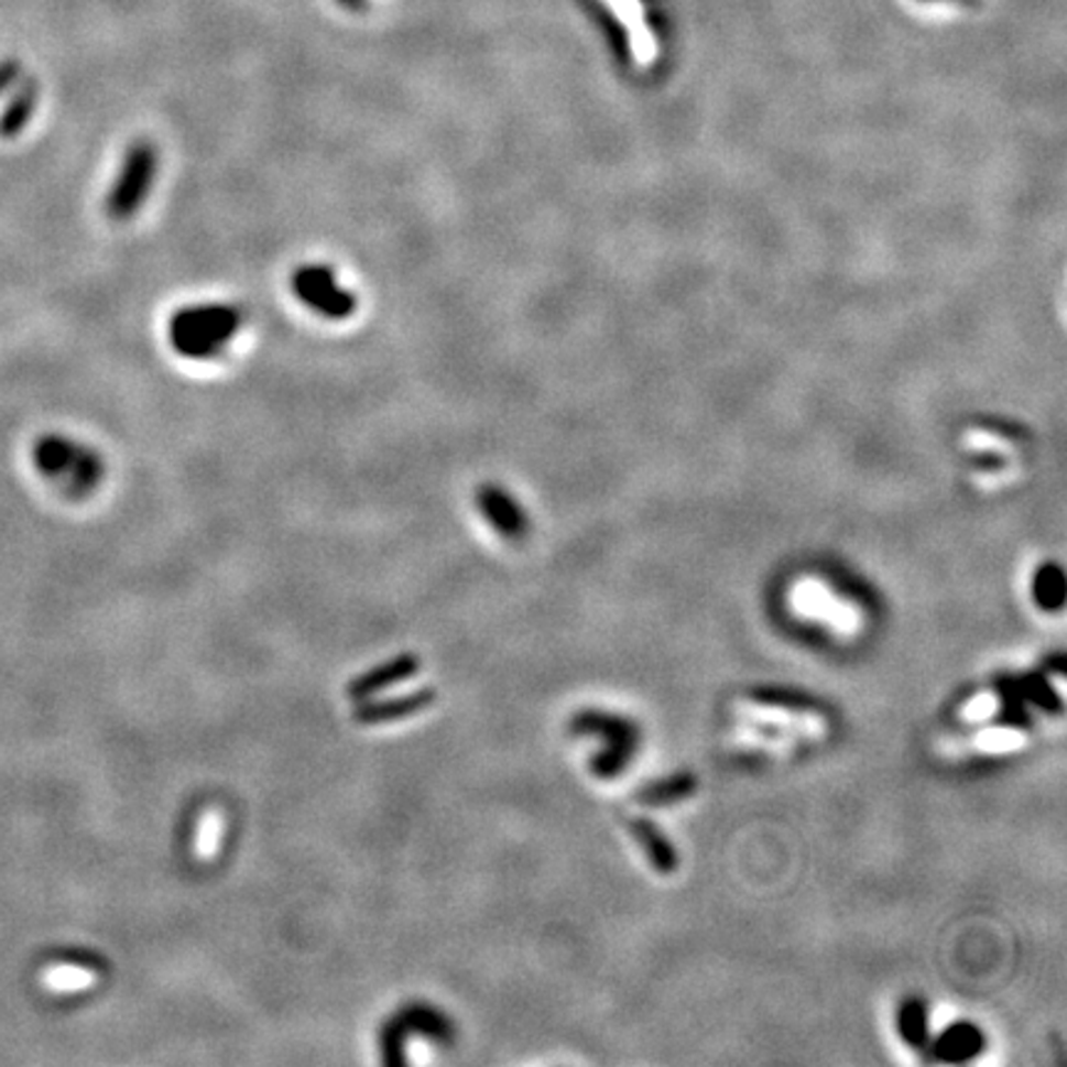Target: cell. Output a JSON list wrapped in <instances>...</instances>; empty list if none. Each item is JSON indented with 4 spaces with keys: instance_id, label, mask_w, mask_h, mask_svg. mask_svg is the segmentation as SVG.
<instances>
[{
    "instance_id": "cell-21",
    "label": "cell",
    "mask_w": 1067,
    "mask_h": 1067,
    "mask_svg": "<svg viewBox=\"0 0 1067 1067\" xmlns=\"http://www.w3.org/2000/svg\"><path fill=\"white\" fill-rule=\"evenodd\" d=\"M341 3L347 8H359V10L363 8V0H341Z\"/></svg>"
},
{
    "instance_id": "cell-20",
    "label": "cell",
    "mask_w": 1067,
    "mask_h": 1067,
    "mask_svg": "<svg viewBox=\"0 0 1067 1067\" xmlns=\"http://www.w3.org/2000/svg\"><path fill=\"white\" fill-rule=\"evenodd\" d=\"M1011 734L1009 731H1001V734H986L983 737V744L986 747H999V749H1005V747H1011Z\"/></svg>"
},
{
    "instance_id": "cell-2",
    "label": "cell",
    "mask_w": 1067,
    "mask_h": 1067,
    "mask_svg": "<svg viewBox=\"0 0 1067 1067\" xmlns=\"http://www.w3.org/2000/svg\"><path fill=\"white\" fill-rule=\"evenodd\" d=\"M33 465L45 480L63 487L75 497H87L105 480V460L85 443L67 435L47 433L33 443Z\"/></svg>"
},
{
    "instance_id": "cell-1",
    "label": "cell",
    "mask_w": 1067,
    "mask_h": 1067,
    "mask_svg": "<svg viewBox=\"0 0 1067 1067\" xmlns=\"http://www.w3.org/2000/svg\"><path fill=\"white\" fill-rule=\"evenodd\" d=\"M246 327V312L236 304L206 302L181 307L168 319V341L183 359L210 361Z\"/></svg>"
},
{
    "instance_id": "cell-9",
    "label": "cell",
    "mask_w": 1067,
    "mask_h": 1067,
    "mask_svg": "<svg viewBox=\"0 0 1067 1067\" xmlns=\"http://www.w3.org/2000/svg\"><path fill=\"white\" fill-rule=\"evenodd\" d=\"M433 703H435V689L425 687V689H418V693L356 709L353 719L359 721V725H385V721H399V719L418 715V711L431 707Z\"/></svg>"
},
{
    "instance_id": "cell-18",
    "label": "cell",
    "mask_w": 1067,
    "mask_h": 1067,
    "mask_svg": "<svg viewBox=\"0 0 1067 1067\" xmlns=\"http://www.w3.org/2000/svg\"><path fill=\"white\" fill-rule=\"evenodd\" d=\"M220 830H222V823H220L218 813H208V816L203 818V823H200V832L196 838V852H200V856H210V852H216V846L220 840Z\"/></svg>"
},
{
    "instance_id": "cell-4",
    "label": "cell",
    "mask_w": 1067,
    "mask_h": 1067,
    "mask_svg": "<svg viewBox=\"0 0 1067 1067\" xmlns=\"http://www.w3.org/2000/svg\"><path fill=\"white\" fill-rule=\"evenodd\" d=\"M159 174V149L139 139L127 149L121 168L107 196V213L115 220H129L144 206Z\"/></svg>"
},
{
    "instance_id": "cell-10",
    "label": "cell",
    "mask_w": 1067,
    "mask_h": 1067,
    "mask_svg": "<svg viewBox=\"0 0 1067 1067\" xmlns=\"http://www.w3.org/2000/svg\"><path fill=\"white\" fill-rule=\"evenodd\" d=\"M630 836L638 840V846L643 848L645 858L650 860V865H653L660 872V875H673V872L679 865L677 850H675L673 842L667 840L665 832L660 830L657 823L647 820V818L630 820Z\"/></svg>"
},
{
    "instance_id": "cell-12",
    "label": "cell",
    "mask_w": 1067,
    "mask_h": 1067,
    "mask_svg": "<svg viewBox=\"0 0 1067 1067\" xmlns=\"http://www.w3.org/2000/svg\"><path fill=\"white\" fill-rule=\"evenodd\" d=\"M697 791V776L683 771V774H673L665 779H657L653 784H645L638 791L635 798L643 803V806H669V803H679L689 796H695Z\"/></svg>"
},
{
    "instance_id": "cell-3",
    "label": "cell",
    "mask_w": 1067,
    "mask_h": 1067,
    "mask_svg": "<svg viewBox=\"0 0 1067 1067\" xmlns=\"http://www.w3.org/2000/svg\"><path fill=\"white\" fill-rule=\"evenodd\" d=\"M571 731L601 741V751L591 759V774L598 779L621 776L640 747V727L616 711L584 709L571 719Z\"/></svg>"
},
{
    "instance_id": "cell-14",
    "label": "cell",
    "mask_w": 1067,
    "mask_h": 1067,
    "mask_svg": "<svg viewBox=\"0 0 1067 1067\" xmlns=\"http://www.w3.org/2000/svg\"><path fill=\"white\" fill-rule=\"evenodd\" d=\"M749 699H754V703L761 707L788 711V715H816L818 711L816 699L808 695H801L796 689H776V687L754 689V693L749 695Z\"/></svg>"
},
{
    "instance_id": "cell-6",
    "label": "cell",
    "mask_w": 1067,
    "mask_h": 1067,
    "mask_svg": "<svg viewBox=\"0 0 1067 1067\" xmlns=\"http://www.w3.org/2000/svg\"><path fill=\"white\" fill-rule=\"evenodd\" d=\"M477 504L487 522L507 538H522L526 532V516L520 502L502 490L500 484H482L477 490Z\"/></svg>"
},
{
    "instance_id": "cell-7",
    "label": "cell",
    "mask_w": 1067,
    "mask_h": 1067,
    "mask_svg": "<svg viewBox=\"0 0 1067 1067\" xmlns=\"http://www.w3.org/2000/svg\"><path fill=\"white\" fill-rule=\"evenodd\" d=\"M603 3L613 10L621 20V25L628 33V45L630 55L635 57L638 67H650L657 59V40L653 35V30L645 23L643 6L638 0H603Z\"/></svg>"
},
{
    "instance_id": "cell-13",
    "label": "cell",
    "mask_w": 1067,
    "mask_h": 1067,
    "mask_svg": "<svg viewBox=\"0 0 1067 1067\" xmlns=\"http://www.w3.org/2000/svg\"><path fill=\"white\" fill-rule=\"evenodd\" d=\"M37 105V83L35 79H25L23 85L18 87L13 99L8 101L3 115H0V137L13 139L20 131L28 127L30 117H33Z\"/></svg>"
},
{
    "instance_id": "cell-15",
    "label": "cell",
    "mask_w": 1067,
    "mask_h": 1067,
    "mask_svg": "<svg viewBox=\"0 0 1067 1067\" xmlns=\"http://www.w3.org/2000/svg\"><path fill=\"white\" fill-rule=\"evenodd\" d=\"M897 1023H900V1033H902L904 1043H910L912 1048H922V1045H927V1038H929L927 1005H924L919 999H907L902 1003Z\"/></svg>"
},
{
    "instance_id": "cell-17",
    "label": "cell",
    "mask_w": 1067,
    "mask_h": 1067,
    "mask_svg": "<svg viewBox=\"0 0 1067 1067\" xmlns=\"http://www.w3.org/2000/svg\"><path fill=\"white\" fill-rule=\"evenodd\" d=\"M91 981V973L85 967H75V963H63V967H53L47 973V983L57 991H77L85 989Z\"/></svg>"
},
{
    "instance_id": "cell-16",
    "label": "cell",
    "mask_w": 1067,
    "mask_h": 1067,
    "mask_svg": "<svg viewBox=\"0 0 1067 1067\" xmlns=\"http://www.w3.org/2000/svg\"><path fill=\"white\" fill-rule=\"evenodd\" d=\"M1035 601L1045 611H1058L1065 601V578L1060 574V568L1045 566L1041 568V574L1035 576Z\"/></svg>"
},
{
    "instance_id": "cell-19",
    "label": "cell",
    "mask_w": 1067,
    "mask_h": 1067,
    "mask_svg": "<svg viewBox=\"0 0 1067 1067\" xmlns=\"http://www.w3.org/2000/svg\"><path fill=\"white\" fill-rule=\"evenodd\" d=\"M20 77V65L15 59H0V95Z\"/></svg>"
},
{
    "instance_id": "cell-11",
    "label": "cell",
    "mask_w": 1067,
    "mask_h": 1067,
    "mask_svg": "<svg viewBox=\"0 0 1067 1067\" xmlns=\"http://www.w3.org/2000/svg\"><path fill=\"white\" fill-rule=\"evenodd\" d=\"M981 1048H983V1035H981L977 1025L957 1023V1025H951V1028L937 1041V1045H934V1053H937L939 1060L963 1063V1060L973 1058V1055H979Z\"/></svg>"
},
{
    "instance_id": "cell-5",
    "label": "cell",
    "mask_w": 1067,
    "mask_h": 1067,
    "mask_svg": "<svg viewBox=\"0 0 1067 1067\" xmlns=\"http://www.w3.org/2000/svg\"><path fill=\"white\" fill-rule=\"evenodd\" d=\"M290 290L304 307L331 322L349 319L359 307L356 294L344 287L337 272L319 262H307L294 270L290 274Z\"/></svg>"
},
{
    "instance_id": "cell-8",
    "label": "cell",
    "mask_w": 1067,
    "mask_h": 1067,
    "mask_svg": "<svg viewBox=\"0 0 1067 1067\" xmlns=\"http://www.w3.org/2000/svg\"><path fill=\"white\" fill-rule=\"evenodd\" d=\"M418 669H421V657L418 655H413V653L399 655V657L389 660V663H383L381 667L371 669V673H366L363 677L353 679V683L347 687V695L351 699H363L369 695L383 693L385 687H393V685L403 683V679L418 675Z\"/></svg>"
}]
</instances>
